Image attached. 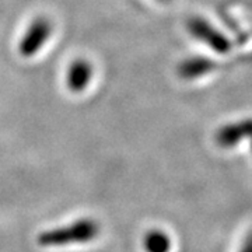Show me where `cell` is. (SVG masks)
I'll list each match as a JSON object with an SVG mask.
<instances>
[{
  "instance_id": "2",
  "label": "cell",
  "mask_w": 252,
  "mask_h": 252,
  "mask_svg": "<svg viewBox=\"0 0 252 252\" xmlns=\"http://www.w3.org/2000/svg\"><path fill=\"white\" fill-rule=\"evenodd\" d=\"M54 32V24L49 18L38 17L35 18L23 34L20 44H18V52L23 58H32L41 49L45 46L49 38Z\"/></svg>"
},
{
  "instance_id": "6",
  "label": "cell",
  "mask_w": 252,
  "mask_h": 252,
  "mask_svg": "<svg viewBox=\"0 0 252 252\" xmlns=\"http://www.w3.org/2000/svg\"><path fill=\"white\" fill-rule=\"evenodd\" d=\"M165 240L160 234H150L146 240V247L150 252H164L165 251Z\"/></svg>"
},
{
  "instance_id": "1",
  "label": "cell",
  "mask_w": 252,
  "mask_h": 252,
  "mask_svg": "<svg viewBox=\"0 0 252 252\" xmlns=\"http://www.w3.org/2000/svg\"><path fill=\"white\" fill-rule=\"evenodd\" d=\"M99 234V225L91 219H80L74 223L52 228L38 235L41 247H67L73 244H86Z\"/></svg>"
},
{
  "instance_id": "7",
  "label": "cell",
  "mask_w": 252,
  "mask_h": 252,
  "mask_svg": "<svg viewBox=\"0 0 252 252\" xmlns=\"http://www.w3.org/2000/svg\"><path fill=\"white\" fill-rule=\"evenodd\" d=\"M158 1H168V0H158Z\"/></svg>"
},
{
  "instance_id": "3",
  "label": "cell",
  "mask_w": 252,
  "mask_h": 252,
  "mask_svg": "<svg viewBox=\"0 0 252 252\" xmlns=\"http://www.w3.org/2000/svg\"><path fill=\"white\" fill-rule=\"evenodd\" d=\"M188 30L193 36L199 38L205 44L213 48L216 52L225 54L230 49V44L225 39V36L216 31L209 23L203 21L202 18H190L188 21Z\"/></svg>"
},
{
  "instance_id": "5",
  "label": "cell",
  "mask_w": 252,
  "mask_h": 252,
  "mask_svg": "<svg viewBox=\"0 0 252 252\" xmlns=\"http://www.w3.org/2000/svg\"><path fill=\"white\" fill-rule=\"evenodd\" d=\"M215 69V63L205 58H192L181 63L178 73L182 79H195Z\"/></svg>"
},
{
  "instance_id": "4",
  "label": "cell",
  "mask_w": 252,
  "mask_h": 252,
  "mask_svg": "<svg viewBox=\"0 0 252 252\" xmlns=\"http://www.w3.org/2000/svg\"><path fill=\"white\" fill-rule=\"evenodd\" d=\"M93 77H94L93 64L86 59H74L69 64L66 72V86L74 94H80L87 90Z\"/></svg>"
}]
</instances>
